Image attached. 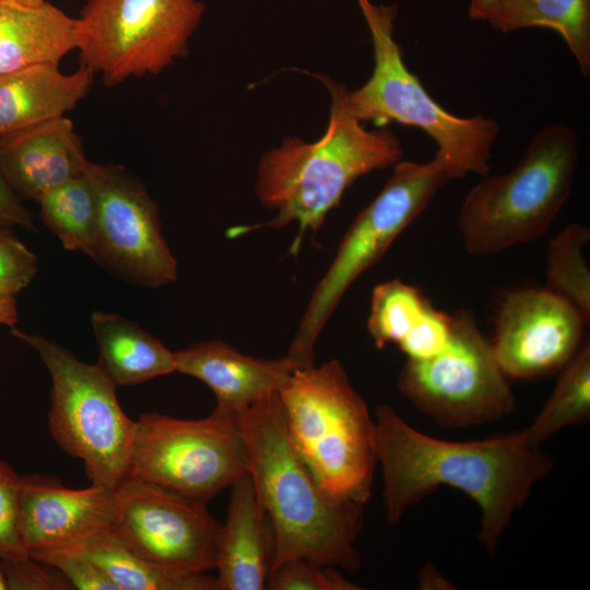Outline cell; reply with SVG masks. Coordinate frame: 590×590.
Listing matches in <instances>:
<instances>
[{"mask_svg":"<svg viewBox=\"0 0 590 590\" xmlns=\"http://www.w3.org/2000/svg\"><path fill=\"white\" fill-rule=\"evenodd\" d=\"M377 463L381 467L386 519L398 523L406 510L446 485L480 508L479 542L493 555L518 508L554 467L524 429L481 440L450 441L408 424L388 404L375 411Z\"/></svg>","mask_w":590,"mask_h":590,"instance_id":"1","label":"cell"},{"mask_svg":"<svg viewBox=\"0 0 590 590\" xmlns=\"http://www.w3.org/2000/svg\"><path fill=\"white\" fill-rule=\"evenodd\" d=\"M236 416L247 472L273 533L271 571L304 558L357 573L362 559L355 543L365 505L333 500L320 489L290 439L279 393Z\"/></svg>","mask_w":590,"mask_h":590,"instance_id":"2","label":"cell"},{"mask_svg":"<svg viewBox=\"0 0 590 590\" xmlns=\"http://www.w3.org/2000/svg\"><path fill=\"white\" fill-rule=\"evenodd\" d=\"M319 79L331 98L324 133L312 142L287 137L261 156L256 194L274 216L261 224L232 227L229 237L296 223L298 234L291 247L295 255L306 232L319 231L356 179L402 160V144L392 131L386 127L367 130L347 110L345 86L324 76Z\"/></svg>","mask_w":590,"mask_h":590,"instance_id":"3","label":"cell"},{"mask_svg":"<svg viewBox=\"0 0 590 590\" xmlns=\"http://www.w3.org/2000/svg\"><path fill=\"white\" fill-rule=\"evenodd\" d=\"M279 396L290 439L320 489L365 505L378 464L375 421L341 362L296 369Z\"/></svg>","mask_w":590,"mask_h":590,"instance_id":"4","label":"cell"},{"mask_svg":"<svg viewBox=\"0 0 590 590\" xmlns=\"http://www.w3.org/2000/svg\"><path fill=\"white\" fill-rule=\"evenodd\" d=\"M578 158L570 126L540 129L509 172L485 175L467 193L458 217L465 250L487 256L543 236L571 193Z\"/></svg>","mask_w":590,"mask_h":590,"instance_id":"5","label":"cell"},{"mask_svg":"<svg viewBox=\"0 0 590 590\" xmlns=\"http://www.w3.org/2000/svg\"><path fill=\"white\" fill-rule=\"evenodd\" d=\"M357 2L370 33L374 67L362 86L352 92L345 87L343 98L350 114L379 128L398 122L423 130L436 143L435 155L449 167L453 179L469 173L487 175L499 125L483 115L459 117L440 106L404 62L393 37L397 7Z\"/></svg>","mask_w":590,"mask_h":590,"instance_id":"6","label":"cell"},{"mask_svg":"<svg viewBox=\"0 0 590 590\" xmlns=\"http://www.w3.org/2000/svg\"><path fill=\"white\" fill-rule=\"evenodd\" d=\"M453 180L441 158L400 161L373 201L353 220L335 256L317 283L286 358L295 369L315 365V345L347 288L374 266L393 240L426 209L440 187Z\"/></svg>","mask_w":590,"mask_h":590,"instance_id":"7","label":"cell"},{"mask_svg":"<svg viewBox=\"0 0 590 590\" xmlns=\"http://www.w3.org/2000/svg\"><path fill=\"white\" fill-rule=\"evenodd\" d=\"M35 350L51 378L48 429L58 446L80 459L94 485L115 491L128 476L135 421L116 396V385L95 364L78 359L60 344L12 328Z\"/></svg>","mask_w":590,"mask_h":590,"instance_id":"8","label":"cell"},{"mask_svg":"<svg viewBox=\"0 0 590 590\" xmlns=\"http://www.w3.org/2000/svg\"><path fill=\"white\" fill-rule=\"evenodd\" d=\"M201 0H85L78 17L80 64L108 87L156 75L189 52Z\"/></svg>","mask_w":590,"mask_h":590,"instance_id":"9","label":"cell"},{"mask_svg":"<svg viewBox=\"0 0 590 590\" xmlns=\"http://www.w3.org/2000/svg\"><path fill=\"white\" fill-rule=\"evenodd\" d=\"M247 473L237 416L182 420L150 412L135 421L130 477L208 504Z\"/></svg>","mask_w":590,"mask_h":590,"instance_id":"10","label":"cell"},{"mask_svg":"<svg viewBox=\"0 0 590 590\" xmlns=\"http://www.w3.org/2000/svg\"><path fill=\"white\" fill-rule=\"evenodd\" d=\"M507 379L473 316L460 312L453 317L447 347L428 359H406L398 388L436 423L468 428L499 421L514 411L516 401Z\"/></svg>","mask_w":590,"mask_h":590,"instance_id":"11","label":"cell"},{"mask_svg":"<svg viewBox=\"0 0 590 590\" xmlns=\"http://www.w3.org/2000/svg\"><path fill=\"white\" fill-rule=\"evenodd\" d=\"M114 496L109 526L142 558L178 576L215 569L220 523L206 504L130 476Z\"/></svg>","mask_w":590,"mask_h":590,"instance_id":"12","label":"cell"},{"mask_svg":"<svg viewBox=\"0 0 590 590\" xmlns=\"http://www.w3.org/2000/svg\"><path fill=\"white\" fill-rule=\"evenodd\" d=\"M85 174L96 199L92 258L142 286L174 283L177 262L162 234L157 204L144 185L115 164L88 162Z\"/></svg>","mask_w":590,"mask_h":590,"instance_id":"13","label":"cell"},{"mask_svg":"<svg viewBox=\"0 0 590 590\" xmlns=\"http://www.w3.org/2000/svg\"><path fill=\"white\" fill-rule=\"evenodd\" d=\"M586 324L580 311L550 288H518L502 302L491 345L507 378L532 379L560 370L574 357Z\"/></svg>","mask_w":590,"mask_h":590,"instance_id":"14","label":"cell"},{"mask_svg":"<svg viewBox=\"0 0 590 590\" xmlns=\"http://www.w3.org/2000/svg\"><path fill=\"white\" fill-rule=\"evenodd\" d=\"M114 492L94 484L74 489L52 476L21 475L19 529L28 555L63 546L92 530L109 526Z\"/></svg>","mask_w":590,"mask_h":590,"instance_id":"15","label":"cell"},{"mask_svg":"<svg viewBox=\"0 0 590 590\" xmlns=\"http://www.w3.org/2000/svg\"><path fill=\"white\" fill-rule=\"evenodd\" d=\"M176 371L204 382L214 393L212 414L236 416L279 393L295 368L286 356L274 359L246 355L221 340H204L175 352Z\"/></svg>","mask_w":590,"mask_h":590,"instance_id":"16","label":"cell"},{"mask_svg":"<svg viewBox=\"0 0 590 590\" xmlns=\"http://www.w3.org/2000/svg\"><path fill=\"white\" fill-rule=\"evenodd\" d=\"M88 162L82 139L66 116L0 141V172L21 199L37 201L83 175Z\"/></svg>","mask_w":590,"mask_h":590,"instance_id":"17","label":"cell"},{"mask_svg":"<svg viewBox=\"0 0 590 590\" xmlns=\"http://www.w3.org/2000/svg\"><path fill=\"white\" fill-rule=\"evenodd\" d=\"M229 488L226 520L216 540L217 590L266 589L274 555L272 529L248 473Z\"/></svg>","mask_w":590,"mask_h":590,"instance_id":"18","label":"cell"},{"mask_svg":"<svg viewBox=\"0 0 590 590\" xmlns=\"http://www.w3.org/2000/svg\"><path fill=\"white\" fill-rule=\"evenodd\" d=\"M94 78L82 64L72 73L46 63L0 74V141L66 116L88 94Z\"/></svg>","mask_w":590,"mask_h":590,"instance_id":"19","label":"cell"},{"mask_svg":"<svg viewBox=\"0 0 590 590\" xmlns=\"http://www.w3.org/2000/svg\"><path fill=\"white\" fill-rule=\"evenodd\" d=\"M78 19L46 1L24 7L0 1V74L59 64L78 49Z\"/></svg>","mask_w":590,"mask_h":590,"instance_id":"20","label":"cell"},{"mask_svg":"<svg viewBox=\"0 0 590 590\" xmlns=\"http://www.w3.org/2000/svg\"><path fill=\"white\" fill-rule=\"evenodd\" d=\"M97 365L116 386H134L176 371L175 352L139 324L116 314L94 311Z\"/></svg>","mask_w":590,"mask_h":590,"instance_id":"21","label":"cell"},{"mask_svg":"<svg viewBox=\"0 0 590 590\" xmlns=\"http://www.w3.org/2000/svg\"><path fill=\"white\" fill-rule=\"evenodd\" d=\"M60 547L84 554L117 590H217L215 576H178L145 560L110 526L92 530Z\"/></svg>","mask_w":590,"mask_h":590,"instance_id":"22","label":"cell"},{"mask_svg":"<svg viewBox=\"0 0 590 590\" xmlns=\"http://www.w3.org/2000/svg\"><path fill=\"white\" fill-rule=\"evenodd\" d=\"M485 21L502 33L530 27L556 32L582 75L590 74V0H497Z\"/></svg>","mask_w":590,"mask_h":590,"instance_id":"23","label":"cell"},{"mask_svg":"<svg viewBox=\"0 0 590 590\" xmlns=\"http://www.w3.org/2000/svg\"><path fill=\"white\" fill-rule=\"evenodd\" d=\"M36 202L43 222L63 248L92 258L96 239V199L85 172L46 192Z\"/></svg>","mask_w":590,"mask_h":590,"instance_id":"24","label":"cell"},{"mask_svg":"<svg viewBox=\"0 0 590 590\" xmlns=\"http://www.w3.org/2000/svg\"><path fill=\"white\" fill-rule=\"evenodd\" d=\"M590 418V345L582 342L574 357L560 369V376L543 408L524 428L536 447L566 426Z\"/></svg>","mask_w":590,"mask_h":590,"instance_id":"25","label":"cell"},{"mask_svg":"<svg viewBox=\"0 0 590 590\" xmlns=\"http://www.w3.org/2000/svg\"><path fill=\"white\" fill-rule=\"evenodd\" d=\"M590 238L589 227L573 223L548 244L547 288L571 303L590 321V273L582 248Z\"/></svg>","mask_w":590,"mask_h":590,"instance_id":"26","label":"cell"},{"mask_svg":"<svg viewBox=\"0 0 590 590\" xmlns=\"http://www.w3.org/2000/svg\"><path fill=\"white\" fill-rule=\"evenodd\" d=\"M429 304L420 290L398 279L375 286L367 330L376 346L398 344Z\"/></svg>","mask_w":590,"mask_h":590,"instance_id":"27","label":"cell"},{"mask_svg":"<svg viewBox=\"0 0 590 590\" xmlns=\"http://www.w3.org/2000/svg\"><path fill=\"white\" fill-rule=\"evenodd\" d=\"M269 590H357V585L345 579L338 568L323 566L304 558L279 564L270 574Z\"/></svg>","mask_w":590,"mask_h":590,"instance_id":"28","label":"cell"},{"mask_svg":"<svg viewBox=\"0 0 590 590\" xmlns=\"http://www.w3.org/2000/svg\"><path fill=\"white\" fill-rule=\"evenodd\" d=\"M20 486L21 475L10 463L0 459V562L30 556L19 529Z\"/></svg>","mask_w":590,"mask_h":590,"instance_id":"29","label":"cell"},{"mask_svg":"<svg viewBox=\"0 0 590 590\" xmlns=\"http://www.w3.org/2000/svg\"><path fill=\"white\" fill-rule=\"evenodd\" d=\"M452 331L453 317L435 309L429 304L398 346L408 359H428L447 347Z\"/></svg>","mask_w":590,"mask_h":590,"instance_id":"30","label":"cell"},{"mask_svg":"<svg viewBox=\"0 0 590 590\" xmlns=\"http://www.w3.org/2000/svg\"><path fill=\"white\" fill-rule=\"evenodd\" d=\"M35 560L58 570L79 590H117L105 574L84 554L70 547L31 553Z\"/></svg>","mask_w":590,"mask_h":590,"instance_id":"31","label":"cell"},{"mask_svg":"<svg viewBox=\"0 0 590 590\" xmlns=\"http://www.w3.org/2000/svg\"><path fill=\"white\" fill-rule=\"evenodd\" d=\"M37 257L13 233L0 239V300L15 299L37 272Z\"/></svg>","mask_w":590,"mask_h":590,"instance_id":"32","label":"cell"},{"mask_svg":"<svg viewBox=\"0 0 590 590\" xmlns=\"http://www.w3.org/2000/svg\"><path fill=\"white\" fill-rule=\"evenodd\" d=\"M7 587L13 590H70L69 581L56 569L31 556L0 562Z\"/></svg>","mask_w":590,"mask_h":590,"instance_id":"33","label":"cell"},{"mask_svg":"<svg viewBox=\"0 0 590 590\" xmlns=\"http://www.w3.org/2000/svg\"><path fill=\"white\" fill-rule=\"evenodd\" d=\"M0 224L34 229L33 213L26 209L22 199L14 192L0 172Z\"/></svg>","mask_w":590,"mask_h":590,"instance_id":"34","label":"cell"},{"mask_svg":"<svg viewBox=\"0 0 590 590\" xmlns=\"http://www.w3.org/2000/svg\"><path fill=\"white\" fill-rule=\"evenodd\" d=\"M420 585L424 588H447L450 586L434 567H423L418 576Z\"/></svg>","mask_w":590,"mask_h":590,"instance_id":"35","label":"cell"},{"mask_svg":"<svg viewBox=\"0 0 590 590\" xmlns=\"http://www.w3.org/2000/svg\"><path fill=\"white\" fill-rule=\"evenodd\" d=\"M19 314L15 299L0 300V326L14 327L17 322Z\"/></svg>","mask_w":590,"mask_h":590,"instance_id":"36","label":"cell"},{"mask_svg":"<svg viewBox=\"0 0 590 590\" xmlns=\"http://www.w3.org/2000/svg\"><path fill=\"white\" fill-rule=\"evenodd\" d=\"M497 0H470L468 14L475 21H485L488 11Z\"/></svg>","mask_w":590,"mask_h":590,"instance_id":"37","label":"cell"},{"mask_svg":"<svg viewBox=\"0 0 590 590\" xmlns=\"http://www.w3.org/2000/svg\"><path fill=\"white\" fill-rule=\"evenodd\" d=\"M0 1L24 5V7H38L46 2V0H0Z\"/></svg>","mask_w":590,"mask_h":590,"instance_id":"38","label":"cell"},{"mask_svg":"<svg viewBox=\"0 0 590 590\" xmlns=\"http://www.w3.org/2000/svg\"><path fill=\"white\" fill-rule=\"evenodd\" d=\"M12 234L11 227L0 224V239Z\"/></svg>","mask_w":590,"mask_h":590,"instance_id":"39","label":"cell"},{"mask_svg":"<svg viewBox=\"0 0 590 590\" xmlns=\"http://www.w3.org/2000/svg\"><path fill=\"white\" fill-rule=\"evenodd\" d=\"M0 590H8L4 574L0 565Z\"/></svg>","mask_w":590,"mask_h":590,"instance_id":"40","label":"cell"}]
</instances>
